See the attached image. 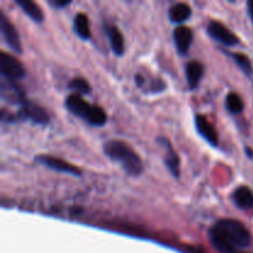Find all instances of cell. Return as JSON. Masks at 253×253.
<instances>
[{
  "instance_id": "25",
  "label": "cell",
  "mask_w": 253,
  "mask_h": 253,
  "mask_svg": "<svg viewBox=\"0 0 253 253\" xmlns=\"http://www.w3.org/2000/svg\"><path fill=\"white\" fill-rule=\"evenodd\" d=\"M247 11H249L250 19H251V21L253 22V0H250V1L247 2Z\"/></svg>"
},
{
  "instance_id": "16",
  "label": "cell",
  "mask_w": 253,
  "mask_h": 253,
  "mask_svg": "<svg viewBox=\"0 0 253 253\" xmlns=\"http://www.w3.org/2000/svg\"><path fill=\"white\" fill-rule=\"evenodd\" d=\"M168 17L173 24H183L192 17V7L185 2H177L170 6Z\"/></svg>"
},
{
  "instance_id": "9",
  "label": "cell",
  "mask_w": 253,
  "mask_h": 253,
  "mask_svg": "<svg viewBox=\"0 0 253 253\" xmlns=\"http://www.w3.org/2000/svg\"><path fill=\"white\" fill-rule=\"evenodd\" d=\"M0 95L2 100L12 105L21 106L27 100L25 91L15 82L5 78H1L0 82Z\"/></svg>"
},
{
  "instance_id": "13",
  "label": "cell",
  "mask_w": 253,
  "mask_h": 253,
  "mask_svg": "<svg viewBox=\"0 0 253 253\" xmlns=\"http://www.w3.org/2000/svg\"><path fill=\"white\" fill-rule=\"evenodd\" d=\"M204 64L199 61H190L185 64V77H187L188 85L192 90L197 89L204 77Z\"/></svg>"
},
{
  "instance_id": "26",
  "label": "cell",
  "mask_w": 253,
  "mask_h": 253,
  "mask_svg": "<svg viewBox=\"0 0 253 253\" xmlns=\"http://www.w3.org/2000/svg\"><path fill=\"white\" fill-rule=\"evenodd\" d=\"M187 251L188 253H205L200 247H188Z\"/></svg>"
},
{
  "instance_id": "6",
  "label": "cell",
  "mask_w": 253,
  "mask_h": 253,
  "mask_svg": "<svg viewBox=\"0 0 253 253\" xmlns=\"http://www.w3.org/2000/svg\"><path fill=\"white\" fill-rule=\"evenodd\" d=\"M207 32L214 41L224 44L226 47H234L240 43V40L229 27L225 26L220 21L211 20L207 26Z\"/></svg>"
},
{
  "instance_id": "18",
  "label": "cell",
  "mask_w": 253,
  "mask_h": 253,
  "mask_svg": "<svg viewBox=\"0 0 253 253\" xmlns=\"http://www.w3.org/2000/svg\"><path fill=\"white\" fill-rule=\"evenodd\" d=\"M73 29L78 37L84 41L90 40V27H89V19L84 12H78L73 19Z\"/></svg>"
},
{
  "instance_id": "17",
  "label": "cell",
  "mask_w": 253,
  "mask_h": 253,
  "mask_svg": "<svg viewBox=\"0 0 253 253\" xmlns=\"http://www.w3.org/2000/svg\"><path fill=\"white\" fill-rule=\"evenodd\" d=\"M16 5L30 17L32 21L41 24L44 20V14L41 7L32 0H16Z\"/></svg>"
},
{
  "instance_id": "2",
  "label": "cell",
  "mask_w": 253,
  "mask_h": 253,
  "mask_svg": "<svg viewBox=\"0 0 253 253\" xmlns=\"http://www.w3.org/2000/svg\"><path fill=\"white\" fill-rule=\"evenodd\" d=\"M103 152L109 160L119 163L124 172L130 177L136 178L142 174V161L127 143L119 140H109L103 145Z\"/></svg>"
},
{
  "instance_id": "14",
  "label": "cell",
  "mask_w": 253,
  "mask_h": 253,
  "mask_svg": "<svg viewBox=\"0 0 253 253\" xmlns=\"http://www.w3.org/2000/svg\"><path fill=\"white\" fill-rule=\"evenodd\" d=\"M104 29H105V34L110 42L111 51L114 52L115 56H123L125 53V41H124V36L120 30L114 25L109 24L104 25Z\"/></svg>"
},
{
  "instance_id": "3",
  "label": "cell",
  "mask_w": 253,
  "mask_h": 253,
  "mask_svg": "<svg viewBox=\"0 0 253 253\" xmlns=\"http://www.w3.org/2000/svg\"><path fill=\"white\" fill-rule=\"evenodd\" d=\"M64 106L69 113L82 119L94 127H101L108 123V115L103 108L88 103L79 94H69L64 100Z\"/></svg>"
},
{
  "instance_id": "22",
  "label": "cell",
  "mask_w": 253,
  "mask_h": 253,
  "mask_svg": "<svg viewBox=\"0 0 253 253\" xmlns=\"http://www.w3.org/2000/svg\"><path fill=\"white\" fill-rule=\"evenodd\" d=\"M166 83L162 81L161 78H157V79H153L152 82H151V91L152 93H160V91H163L166 89Z\"/></svg>"
},
{
  "instance_id": "7",
  "label": "cell",
  "mask_w": 253,
  "mask_h": 253,
  "mask_svg": "<svg viewBox=\"0 0 253 253\" xmlns=\"http://www.w3.org/2000/svg\"><path fill=\"white\" fill-rule=\"evenodd\" d=\"M36 162L41 163L42 166L47 167L48 169L56 170V172L59 173H66V174H71L74 175L77 178L82 177V170L81 168H78L77 166L71 165L67 161L62 160V158L54 157V156H49V155H39L35 157Z\"/></svg>"
},
{
  "instance_id": "20",
  "label": "cell",
  "mask_w": 253,
  "mask_h": 253,
  "mask_svg": "<svg viewBox=\"0 0 253 253\" xmlns=\"http://www.w3.org/2000/svg\"><path fill=\"white\" fill-rule=\"evenodd\" d=\"M68 89L76 91V94H79V95H86V94L91 93L90 84L84 78H81V77L72 79L68 83Z\"/></svg>"
},
{
  "instance_id": "8",
  "label": "cell",
  "mask_w": 253,
  "mask_h": 253,
  "mask_svg": "<svg viewBox=\"0 0 253 253\" xmlns=\"http://www.w3.org/2000/svg\"><path fill=\"white\" fill-rule=\"evenodd\" d=\"M0 31H1L2 39H4L6 46L16 53H22V46L19 34H17L12 22L5 16L1 10H0Z\"/></svg>"
},
{
  "instance_id": "1",
  "label": "cell",
  "mask_w": 253,
  "mask_h": 253,
  "mask_svg": "<svg viewBox=\"0 0 253 253\" xmlns=\"http://www.w3.org/2000/svg\"><path fill=\"white\" fill-rule=\"evenodd\" d=\"M212 246L221 253H235L236 249H246L251 245V234L242 222L234 219H222L209 230Z\"/></svg>"
},
{
  "instance_id": "15",
  "label": "cell",
  "mask_w": 253,
  "mask_h": 253,
  "mask_svg": "<svg viewBox=\"0 0 253 253\" xmlns=\"http://www.w3.org/2000/svg\"><path fill=\"white\" fill-rule=\"evenodd\" d=\"M232 202L239 209H253V192L246 185H241L232 193Z\"/></svg>"
},
{
  "instance_id": "23",
  "label": "cell",
  "mask_w": 253,
  "mask_h": 253,
  "mask_svg": "<svg viewBox=\"0 0 253 253\" xmlns=\"http://www.w3.org/2000/svg\"><path fill=\"white\" fill-rule=\"evenodd\" d=\"M72 4V0H48V5H51L54 9H63Z\"/></svg>"
},
{
  "instance_id": "24",
  "label": "cell",
  "mask_w": 253,
  "mask_h": 253,
  "mask_svg": "<svg viewBox=\"0 0 253 253\" xmlns=\"http://www.w3.org/2000/svg\"><path fill=\"white\" fill-rule=\"evenodd\" d=\"M135 83H136V85L138 86V88H143V85H145V83H146V79L143 78L142 74H136V76H135Z\"/></svg>"
},
{
  "instance_id": "27",
  "label": "cell",
  "mask_w": 253,
  "mask_h": 253,
  "mask_svg": "<svg viewBox=\"0 0 253 253\" xmlns=\"http://www.w3.org/2000/svg\"><path fill=\"white\" fill-rule=\"evenodd\" d=\"M239 253H246V252H239Z\"/></svg>"
},
{
  "instance_id": "5",
  "label": "cell",
  "mask_w": 253,
  "mask_h": 253,
  "mask_svg": "<svg viewBox=\"0 0 253 253\" xmlns=\"http://www.w3.org/2000/svg\"><path fill=\"white\" fill-rule=\"evenodd\" d=\"M17 119L19 121L30 120L31 123L36 125H47L49 124V115L42 106L35 101L26 100L21 106L17 113Z\"/></svg>"
},
{
  "instance_id": "4",
  "label": "cell",
  "mask_w": 253,
  "mask_h": 253,
  "mask_svg": "<svg viewBox=\"0 0 253 253\" xmlns=\"http://www.w3.org/2000/svg\"><path fill=\"white\" fill-rule=\"evenodd\" d=\"M0 73L1 78L16 82L25 77V68L19 59L6 52H0Z\"/></svg>"
},
{
  "instance_id": "19",
  "label": "cell",
  "mask_w": 253,
  "mask_h": 253,
  "mask_svg": "<svg viewBox=\"0 0 253 253\" xmlns=\"http://www.w3.org/2000/svg\"><path fill=\"white\" fill-rule=\"evenodd\" d=\"M225 105H226V110L230 114H241L244 111L245 104L242 101L241 96L236 93H229L226 96V100H225Z\"/></svg>"
},
{
  "instance_id": "21",
  "label": "cell",
  "mask_w": 253,
  "mask_h": 253,
  "mask_svg": "<svg viewBox=\"0 0 253 253\" xmlns=\"http://www.w3.org/2000/svg\"><path fill=\"white\" fill-rule=\"evenodd\" d=\"M232 59L235 61V63L239 66V68L244 72L246 76L251 77L253 74V66L250 61L249 57L244 53H231Z\"/></svg>"
},
{
  "instance_id": "12",
  "label": "cell",
  "mask_w": 253,
  "mask_h": 253,
  "mask_svg": "<svg viewBox=\"0 0 253 253\" xmlns=\"http://www.w3.org/2000/svg\"><path fill=\"white\" fill-rule=\"evenodd\" d=\"M173 41L178 54L185 56L193 43V31L187 26H178L173 31Z\"/></svg>"
},
{
  "instance_id": "11",
  "label": "cell",
  "mask_w": 253,
  "mask_h": 253,
  "mask_svg": "<svg viewBox=\"0 0 253 253\" xmlns=\"http://www.w3.org/2000/svg\"><path fill=\"white\" fill-rule=\"evenodd\" d=\"M194 123L198 133L209 145H211L212 147H217V145H219V135H217L216 130L212 126V124L207 119V116L202 115V114H197L194 119Z\"/></svg>"
},
{
  "instance_id": "10",
  "label": "cell",
  "mask_w": 253,
  "mask_h": 253,
  "mask_svg": "<svg viewBox=\"0 0 253 253\" xmlns=\"http://www.w3.org/2000/svg\"><path fill=\"white\" fill-rule=\"evenodd\" d=\"M157 142L161 146L165 147L166 156H165V165L167 167V169L169 170L170 174L175 178V179H179L180 178V158L178 156V153L175 152V150L173 148L172 143L168 140L167 137H158Z\"/></svg>"
}]
</instances>
